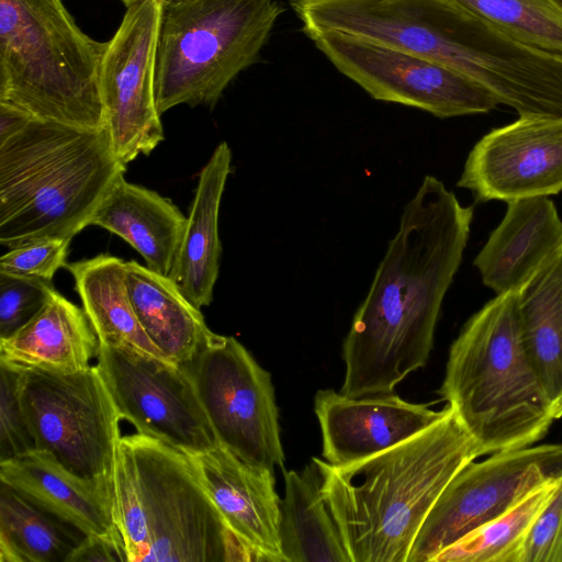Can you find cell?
<instances>
[{"instance_id": "6da1fadb", "label": "cell", "mask_w": 562, "mask_h": 562, "mask_svg": "<svg viewBox=\"0 0 562 562\" xmlns=\"http://www.w3.org/2000/svg\"><path fill=\"white\" fill-rule=\"evenodd\" d=\"M473 207L426 176L405 204L364 300L342 344L340 393H393L426 366L443 299L461 265Z\"/></svg>"}, {"instance_id": "7a4b0ae2", "label": "cell", "mask_w": 562, "mask_h": 562, "mask_svg": "<svg viewBox=\"0 0 562 562\" xmlns=\"http://www.w3.org/2000/svg\"><path fill=\"white\" fill-rule=\"evenodd\" d=\"M480 456L450 406L418 435L362 461L336 467L314 458L351 562H407L445 487Z\"/></svg>"}, {"instance_id": "3957f363", "label": "cell", "mask_w": 562, "mask_h": 562, "mask_svg": "<svg viewBox=\"0 0 562 562\" xmlns=\"http://www.w3.org/2000/svg\"><path fill=\"white\" fill-rule=\"evenodd\" d=\"M125 166L105 128L33 117L0 143V244L71 239L89 225Z\"/></svg>"}, {"instance_id": "277c9868", "label": "cell", "mask_w": 562, "mask_h": 562, "mask_svg": "<svg viewBox=\"0 0 562 562\" xmlns=\"http://www.w3.org/2000/svg\"><path fill=\"white\" fill-rule=\"evenodd\" d=\"M439 395L482 456L529 447L555 420L526 355L518 293L496 294L452 342Z\"/></svg>"}, {"instance_id": "5b68a950", "label": "cell", "mask_w": 562, "mask_h": 562, "mask_svg": "<svg viewBox=\"0 0 562 562\" xmlns=\"http://www.w3.org/2000/svg\"><path fill=\"white\" fill-rule=\"evenodd\" d=\"M105 47L80 30L61 0H0V101L43 121L103 130Z\"/></svg>"}, {"instance_id": "8992f818", "label": "cell", "mask_w": 562, "mask_h": 562, "mask_svg": "<svg viewBox=\"0 0 562 562\" xmlns=\"http://www.w3.org/2000/svg\"><path fill=\"white\" fill-rule=\"evenodd\" d=\"M284 8L277 0H160L155 97L160 114L213 106L257 63Z\"/></svg>"}, {"instance_id": "52a82bcc", "label": "cell", "mask_w": 562, "mask_h": 562, "mask_svg": "<svg viewBox=\"0 0 562 562\" xmlns=\"http://www.w3.org/2000/svg\"><path fill=\"white\" fill-rule=\"evenodd\" d=\"M121 441L139 493L145 562H269L229 528L187 452L139 432Z\"/></svg>"}, {"instance_id": "ba28073f", "label": "cell", "mask_w": 562, "mask_h": 562, "mask_svg": "<svg viewBox=\"0 0 562 562\" xmlns=\"http://www.w3.org/2000/svg\"><path fill=\"white\" fill-rule=\"evenodd\" d=\"M18 390L35 449L111 496L121 417L98 366L19 371Z\"/></svg>"}, {"instance_id": "9c48e42d", "label": "cell", "mask_w": 562, "mask_h": 562, "mask_svg": "<svg viewBox=\"0 0 562 562\" xmlns=\"http://www.w3.org/2000/svg\"><path fill=\"white\" fill-rule=\"evenodd\" d=\"M189 373L217 443L244 462L284 469L279 413L270 373L234 337L211 333Z\"/></svg>"}, {"instance_id": "30bf717a", "label": "cell", "mask_w": 562, "mask_h": 562, "mask_svg": "<svg viewBox=\"0 0 562 562\" xmlns=\"http://www.w3.org/2000/svg\"><path fill=\"white\" fill-rule=\"evenodd\" d=\"M308 37L342 75L375 100L440 119L487 113L499 104L486 87L432 59L335 30Z\"/></svg>"}, {"instance_id": "8fae6325", "label": "cell", "mask_w": 562, "mask_h": 562, "mask_svg": "<svg viewBox=\"0 0 562 562\" xmlns=\"http://www.w3.org/2000/svg\"><path fill=\"white\" fill-rule=\"evenodd\" d=\"M562 474V445L492 453L463 467L445 487L419 529L407 562H431L443 549L505 514Z\"/></svg>"}, {"instance_id": "7c38bea8", "label": "cell", "mask_w": 562, "mask_h": 562, "mask_svg": "<svg viewBox=\"0 0 562 562\" xmlns=\"http://www.w3.org/2000/svg\"><path fill=\"white\" fill-rule=\"evenodd\" d=\"M159 15L160 0L126 7L100 65L104 128L115 156L125 165L138 155H149L165 138L155 97Z\"/></svg>"}, {"instance_id": "4fadbf2b", "label": "cell", "mask_w": 562, "mask_h": 562, "mask_svg": "<svg viewBox=\"0 0 562 562\" xmlns=\"http://www.w3.org/2000/svg\"><path fill=\"white\" fill-rule=\"evenodd\" d=\"M97 366L121 419L189 454L217 440L182 366L100 344Z\"/></svg>"}, {"instance_id": "5bb4252c", "label": "cell", "mask_w": 562, "mask_h": 562, "mask_svg": "<svg viewBox=\"0 0 562 562\" xmlns=\"http://www.w3.org/2000/svg\"><path fill=\"white\" fill-rule=\"evenodd\" d=\"M458 187L506 203L562 191V117L526 115L492 130L470 150Z\"/></svg>"}, {"instance_id": "9a60e30c", "label": "cell", "mask_w": 562, "mask_h": 562, "mask_svg": "<svg viewBox=\"0 0 562 562\" xmlns=\"http://www.w3.org/2000/svg\"><path fill=\"white\" fill-rule=\"evenodd\" d=\"M450 409L409 403L379 394L350 397L331 389L314 400L323 438V457L331 465H349L391 449L427 429Z\"/></svg>"}, {"instance_id": "2e32d148", "label": "cell", "mask_w": 562, "mask_h": 562, "mask_svg": "<svg viewBox=\"0 0 562 562\" xmlns=\"http://www.w3.org/2000/svg\"><path fill=\"white\" fill-rule=\"evenodd\" d=\"M189 456L229 528L269 562H284L274 473L244 462L221 445Z\"/></svg>"}, {"instance_id": "e0dca14e", "label": "cell", "mask_w": 562, "mask_h": 562, "mask_svg": "<svg viewBox=\"0 0 562 562\" xmlns=\"http://www.w3.org/2000/svg\"><path fill=\"white\" fill-rule=\"evenodd\" d=\"M562 249V220L549 196L507 203L506 213L473 265L496 294L518 291Z\"/></svg>"}, {"instance_id": "ac0fdd59", "label": "cell", "mask_w": 562, "mask_h": 562, "mask_svg": "<svg viewBox=\"0 0 562 562\" xmlns=\"http://www.w3.org/2000/svg\"><path fill=\"white\" fill-rule=\"evenodd\" d=\"M0 482L85 535L122 539L113 520L111 496L46 451L35 449L0 461Z\"/></svg>"}, {"instance_id": "d6986e66", "label": "cell", "mask_w": 562, "mask_h": 562, "mask_svg": "<svg viewBox=\"0 0 562 562\" xmlns=\"http://www.w3.org/2000/svg\"><path fill=\"white\" fill-rule=\"evenodd\" d=\"M99 349L85 310L54 289L27 324L0 339V364L16 371L74 373L92 366Z\"/></svg>"}, {"instance_id": "ffe728a7", "label": "cell", "mask_w": 562, "mask_h": 562, "mask_svg": "<svg viewBox=\"0 0 562 562\" xmlns=\"http://www.w3.org/2000/svg\"><path fill=\"white\" fill-rule=\"evenodd\" d=\"M187 216L155 191L122 175L104 195L89 225L100 226L128 243L146 267L169 277L182 241Z\"/></svg>"}, {"instance_id": "44dd1931", "label": "cell", "mask_w": 562, "mask_h": 562, "mask_svg": "<svg viewBox=\"0 0 562 562\" xmlns=\"http://www.w3.org/2000/svg\"><path fill=\"white\" fill-rule=\"evenodd\" d=\"M232 170V151L220 143L202 168L179 252L169 274L196 307L209 306L220 272L218 214Z\"/></svg>"}, {"instance_id": "7402d4cb", "label": "cell", "mask_w": 562, "mask_h": 562, "mask_svg": "<svg viewBox=\"0 0 562 562\" xmlns=\"http://www.w3.org/2000/svg\"><path fill=\"white\" fill-rule=\"evenodd\" d=\"M128 296L144 331L171 363L192 359L212 330L201 308L167 276L136 261L125 262Z\"/></svg>"}, {"instance_id": "603a6c76", "label": "cell", "mask_w": 562, "mask_h": 562, "mask_svg": "<svg viewBox=\"0 0 562 562\" xmlns=\"http://www.w3.org/2000/svg\"><path fill=\"white\" fill-rule=\"evenodd\" d=\"M282 472L279 540L284 562H351L315 459L301 471Z\"/></svg>"}, {"instance_id": "cb8c5ba5", "label": "cell", "mask_w": 562, "mask_h": 562, "mask_svg": "<svg viewBox=\"0 0 562 562\" xmlns=\"http://www.w3.org/2000/svg\"><path fill=\"white\" fill-rule=\"evenodd\" d=\"M517 293L521 341L558 419L562 416V249Z\"/></svg>"}, {"instance_id": "d4e9b609", "label": "cell", "mask_w": 562, "mask_h": 562, "mask_svg": "<svg viewBox=\"0 0 562 562\" xmlns=\"http://www.w3.org/2000/svg\"><path fill=\"white\" fill-rule=\"evenodd\" d=\"M65 267L74 277L82 308L101 345L168 361L137 319L122 259L101 254Z\"/></svg>"}, {"instance_id": "484cf974", "label": "cell", "mask_w": 562, "mask_h": 562, "mask_svg": "<svg viewBox=\"0 0 562 562\" xmlns=\"http://www.w3.org/2000/svg\"><path fill=\"white\" fill-rule=\"evenodd\" d=\"M85 536L0 482V562H67Z\"/></svg>"}, {"instance_id": "4316f807", "label": "cell", "mask_w": 562, "mask_h": 562, "mask_svg": "<svg viewBox=\"0 0 562 562\" xmlns=\"http://www.w3.org/2000/svg\"><path fill=\"white\" fill-rule=\"evenodd\" d=\"M557 482L558 477L543 483L505 514L443 549L431 562H520L526 536Z\"/></svg>"}, {"instance_id": "83f0119b", "label": "cell", "mask_w": 562, "mask_h": 562, "mask_svg": "<svg viewBox=\"0 0 562 562\" xmlns=\"http://www.w3.org/2000/svg\"><path fill=\"white\" fill-rule=\"evenodd\" d=\"M514 40L562 54V13L548 0H454Z\"/></svg>"}, {"instance_id": "f1b7e54d", "label": "cell", "mask_w": 562, "mask_h": 562, "mask_svg": "<svg viewBox=\"0 0 562 562\" xmlns=\"http://www.w3.org/2000/svg\"><path fill=\"white\" fill-rule=\"evenodd\" d=\"M53 282L0 273V339L27 324L46 304Z\"/></svg>"}, {"instance_id": "f546056e", "label": "cell", "mask_w": 562, "mask_h": 562, "mask_svg": "<svg viewBox=\"0 0 562 562\" xmlns=\"http://www.w3.org/2000/svg\"><path fill=\"white\" fill-rule=\"evenodd\" d=\"M70 240L46 238L9 248L0 258V273L53 282L56 271L66 266Z\"/></svg>"}, {"instance_id": "4dcf8cb0", "label": "cell", "mask_w": 562, "mask_h": 562, "mask_svg": "<svg viewBox=\"0 0 562 562\" xmlns=\"http://www.w3.org/2000/svg\"><path fill=\"white\" fill-rule=\"evenodd\" d=\"M19 371L0 364V461L35 450L18 390Z\"/></svg>"}, {"instance_id": "1f68e13d", "label": "cell", "mask_w": 562, "mask_h": 562, "mask_svg": "<svg viewBox=\"0 0 562 562\" xmlns=\"http://www.w3.org/2000/svg\"><path fill=\"white\" fill-rule=\"evenodd\" d=\"M520 562H562V474L526 536Z\"/></svg>"}, {"instance_id": "d6a6232c", "label": "cell", "mask_w": 562, "mask_h": 562, "mask_svg": "<svg viewBox=\"0 0 562 562\" xmlns=\"http://www.w3.org/2000/svg\"><path fill=\"white\" fill-rule=\"evenodd\" d=\"M127 562L121 538L86 535L69 555L67 562Z\"/></svg>"}, {"instance_id": "836d02e7", "label": "cell", "mask_w": 562, "mask_h": 562, "mask_svg": "<svg viewBox=\"0 0 562 562\" xmlns=\"http://www.w3.org/2000/svg\"><path fill=\"white\" fill-rule=\"evenodd\" d=\"M33 117L12 103L0 101V143L22 131Z\"/></svg>"}, {"instance_id": "e575fe53", "label": "cell", "mask_w": 562, "mask_h": 562, "mask_svg": "<svg viewBox=\"0 0 562 562\" xmlns=\"http://www.w3.org/2000/svg\"><path fill=\"white\" fill-rule=\"evenodd\" d=\"M548 1L562 13V0H548Z\"/></svg>"}, {"instance_id": "d590c367", "label": "cell", "mask_w": 562, "mask_h": 562, "mask_svg": "<svg viewBox=\"0 0 562 562\" xmlns=\"http://www.w3.org/2000/svg\"><path fill=\"white\" fill-rule=\"evenodd\" d=\"M121 1L125 4V7H128L130 4L140 1V0H121Z\"/></svg>"}]
</instances>
